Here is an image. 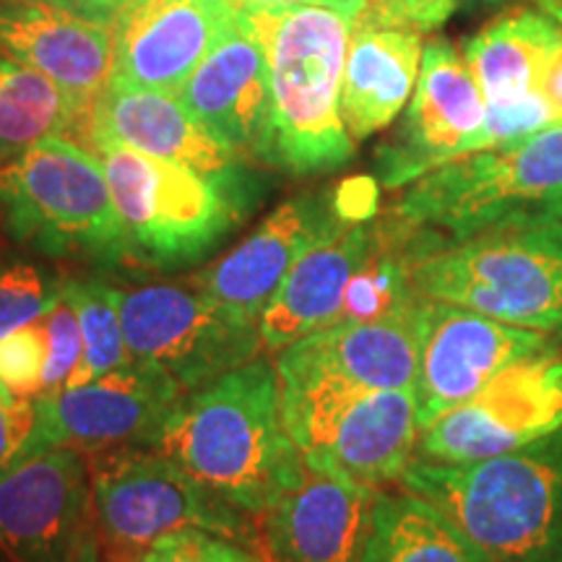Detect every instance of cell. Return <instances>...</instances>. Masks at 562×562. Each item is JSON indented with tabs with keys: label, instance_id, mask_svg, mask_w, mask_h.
<instances>
[{
	"label": "cell",
	"instance_id": "10",
	"mask_svg": "<svg viewBox=\"0 0 562 562\" xmlns=\"http://www.w3.org/2000/svg\"><path fill=\"white\" fill-rule=\"evenodd\" d=\"M562 427V357L544 347L497 372L484 389L419 432L425 459H492Z\"/></svg>",
	"mask_w": 562,
	"mask_h": 562
},
{
	"label": "cell",
	"instance_id": "24",
	"mask_svg": "<svg viewBox=\"0 0 562 562\" xmlns=\"http://www.w3.org/2000/svg\"><path fill=\"white\" fill-rule=\"evenodd\" d=\"M372 237L375 224H344L292 266L258 323L263 349L281 351L339 321L344 294Z\"/></svg>",
	"mask_w": 562,
	"mask_h": 562
},
{
	"label": "cell",
	"instance_id": "15",
	"mask_svg": "<svg viewBox=\"0 0 562 562\" xmlns=\"http://www.w3.org/2000/svg\"><path fill=\"white\" fill-rule=\"evenodd\" d=\"M560 37L562 26L550 13L510 11L467 40L461 53L487 102L484 149L554 123L539 89Z\"/></svg>",
	"mask_w": 562,
	"mask_h": 562
},
{
	"label": "cell",
	"instance_id": "31",
	"mask_svg": "<svg viewBox=\"0 0 562 562\" xmlns=\"http://www.w3.org/2000/svg\"><path fill=\"white\" fill-rule=\"evenodd\" d=\"M138 562H261V558L240 539L206 529H180L146 547Z\"/></svg>",
	"mask_w": 562,
	"mask_h": 562
},
{
	"label": "cell",
	"instance_id": "21",
	"mask_svg": "<svg viewBox=\"0 0 562 562\" xmlns=\"http://www.w3.org/2000/svg\"><path fill=\"white\" fill-rule=\"evenodd\" d=\"M108 138L209 178H245L240 154L211 136L175 94L110 81L91 104L76 144Z\"/></svg>",
	"mask_w": 562,
	"mask_h": 562
},
{
	"label": "cell",
	"instance_id": "28",
	"mask_svg": "<svg viewBox=\"0 0 562 562\" xmlns=\"http://www.w3.org/2000/svg\"><path fill=\"white\" fill-rule=\"evenodd\" d=\"M63 297L79 315L83 355L68 385H83L131 364L121 318V286L94 277L66 279ZM66 385V389H68Z\"/></svg>",
	"mask_w": 562,
	"mask_h": 562
},
{
	"label": "cell",
	"instance_id": "39",
	"mask_svg": "<svg viewBox=\"0 0 562 562\" xmlns=\"http://www.w3.org/2000/svg\"><path fill=\"white\" fill-rule=\"evenodd\" d=\"M368 3H370V0H321V5H326V9L341 13V16L349 19V21H355L357 16H360L362 9Z\"/></svg>",
	"mask_w": 562,
	"mask_h": 562
},
{
	"label": "cell",
	"instance_id": "4",
	"mask_svg": "<svg viewBox=\"0 0 562 562\" xmlns=\"http://www.w3.org/2000/svg\"><path fill=\"white\" fill-rule=\"evenodd\" d=\"M0 227L47 258L117 269L131 261L100 157L74 138H42L0 165Z\"/></svg>",
	"mask_w": 562,
	"mask_h": 562
},
{
	"label": "cell",
	"instance_id": "7",
	"mask_svg": "<svg viewBox=\"0 0 562 562\" xmlns=\"http://www.w3.org/2000/svg\"><path fill=\"white\" fill-rule=\"evenodd\" d=\"M393 214L451 243L518 220H562V123L427 172Z\"/></svg>",
	"mask_w": 562,
	"mask_h": 562
},
{
	"label": "cell",
	"instance_id": "14",
	"mask_svg": "<svg viewBox=\"0 0 562 562\" xmlns=\"http://www.w3.org/2000/svg\"><path fill=\"white\" fill-rule=\"evenodd\" d=\"M91 529L87 453L50 448L0 476V562H70Z\"/></svg>",
	"mask_w": 562,
	"mask_h": 562
},
{
	"label": "cell",
	"instance_id": "3",
	"mask_svg": "<svg viewBox=\"0 0 562 562\" xmlns=\"http://www.w3.org/2000/svg\"><path fill=\"white\" fill-rule=\"evenodd\" d=\"M271 66V121L263 161L292 175L334 172L355 157L341 121L351 21L326 5L248 11Z\"/></svg>",
	"mask_w": 562,
	"mask_h": 562
},
{
	"label": "cell",
	"instance_id": "20",
	"mask_svg": "<svg viewBox=\"0 0 562 562\" xmlns=\"http://www.w3.org/2000/svg\"><path fill=\"white\" fill-rule=\"evenodd\" d=\"M178 100L211 136L237 154L263 161L271 121V66L243 11L193 70Z\"/></svg>",
	"mask_w": 562,
	"mask_h": 562
},
{
	"label": "cell",
	"instance_id": "35",
	"mask_svg": "<svg viewBox=\"0 0 562 562\" xmlns=\"http://www.w3.org/2000/svg\"><path fill=\"white\" fill-rule=\"evenodd\" d=\"M42 3H50L55 9L76 13V16L97 21V24L112 26V21H115V16L128 0H42Z\"/></svg>",
	"mask_w": 562,
	"mask_h": 562
},
{
	"label": "cell",
	"instance_id": "2",
	"mask_svg": "<svg viewBox=\"0 0 562 562\" xmlns=\"http://www.w3.org/2000/svg\"><path fill=\"white\" fill-rule=\"evenodd\" d=\"M402 487L446 513L492 562H562V427L492 459L412 461Z\"/></svg>",
	"mask_w": 562,
	"mask_h": 562
},
{
	"label": "cell",
	"instance_id": "9",
	"mask_svg": "<svg viewBox=\"0 0 562 562\" xmlns=\"http://www.w3.org/2000/svg\"><path fill=\"white\" fill-rule=\"evenodd\" d=\"M121 318L133 362H146L191 393L252 362L261 326L227 311L193 281L121 290Z\"/></svg>",
	"mask_w": 562,
	"mask_h": 562
},
{
	"label": "cell",
	"instance_id": "30",
	"mask_svg": "<svg viewBox=\"0 0 562 562\" xmlns=\"http://www.w3.org/2000/svg\"><path fill=\"white\" fill-rule=\"evenodd\" d=\"M47 360L45 321H34L0 336V385L13 396L37 398Z\"/></svg>",
	"mask_w": 562,
	"mask_h": 562
},
{
	"label": "cell",
	"instance_id": "37",
	"mask_svg": "<svg viewBox=\"0 0 562 562\" xmlns=\"http://www.w3.org/2000/svg\"><path fill=\"white\" fill-rule=\"evenodd\" d=\"M235 3L248 11H286L300 5H321V0H235Z\"/></svg>",
	"mask_w": 562,
	"mask_h": 562
},
{
	"label": "cell",
	"instance_id": "12",
	"mask_svg": "<svg viewBox=\"0 0 562 562\" xmlns=\"http://www.w3.org/2000/svg\"><path fill=\"white\" fill-rule=\"evenodd\" d=\"M182 396L186 391L167 372L131 362L91 383L34 398L37 442L42 451L66 446L87 456L154 446Z\"/></svg>",
	"mask_w": 562,
	"mask_h": 562
},
{
	"label": "cell",
	"instance_id": "33",
	"mask_svg": "<svg viewBox=\"0 0 562 562\" xmlns=\"http://www.w3.org/2000/svg\"><path fill=\"white\" fill-rule=\"evenodd\" d=\"M461 0H370L351 24L430 34L453 16Z\"/></svg>",
	"mask_w": 562,
	"mask_h": 562
},
{
	"label": "cell",
	"instance_id": "27",
	"mask_svg": "<svg viewBox=\"0 0 562 562\" xmlns=\"http://www.w3.org/2000/svg\"><path fill=\"white\" fill-rule=\"evenodd\" d=\"M89 110L53 79L0 53V165L42 138L79 136Z\"/></svg>",
	"mask_w": 562,
	"mask_h": 562
},
{
	"label": "cell",
	"instance_id": "6",
	"mask_svg": "<svg viewBox=\"0 0 562 562\" xmlns=\"http://www.w3.org/2000/svg\"><path fill=\"white\" fill-rule=\"evenodd\" d=\"M87 149L108 175L133 263L170 271L201 261L250 209L248 175L209 178L108 138Z\"/></svg>",
	"mask_w": 562,
	"mask_h": 562
},
{
	"label": "cell",
	"instance_id": "19",
	"mask_svg": "<svg viewBox=\"0 0 562 562\" xmlns=\"http://www.w3.org/2000/svg\"><path fill=\"white\" fill-rule=\"evenodd\" d=\"M347 222L334 193L297 195L271 211L245 240L191 281L227 311L261 323L279 284L292 266Z\"/></svg>",
	"mask_w": 562,
	"mask_h": 562
},
{
	"label": "cell",
	"instance_id": "5",
	"mask_svg": "<svg viewBox=\"0 0 562 562\" xmlns=\"http://www.w3.org/2000/svg\"><path fill=\"white\" fill-rule=\"evenodd\" d=\"M419 297L533 331H562V220L497 224L414 261Z\"/></svg>",
	"mask_w": 562,
	"mask_h": 562
},
{
	"label": "cell",
	"instance_id": "16",
	"mask_svg": "<svg viewBox=\"0 0 562 562\" xmlns=\"http://www.w3.org/2000/svg\"><path fill=\"white\" fill-rule=\"evenodd\" d=\"M235 0H128L112 21V79L180 94L240 19Z\"/></svg>",
	"mask_w": 562,
	"mask_h": 562
},
{
	"label": "cell",
	"instance_id": "34",
	"mask_svg": "<svg viewBox=\"0 0 562 562\" xmlns=\"http://www.w3.org/2000/svg\"><path fill=\"white\" fill-rule=\"evenodd\" d=\"M34 453H42L37 442V402L13 396L0 385V476Z\"/></svg>",
	"mask_w": 562,
	"mask_h": 562
},
{
	"label": "cell",
	"instance_id": "8",
	"mask_svg": "<svg viewBox=\"0 0 562 562\" xmlns=\"http://www.w3.org/2000/svg\"><path fill=\"white\" fill-rule=\"evenodd\" d=\"M104 560L138 562L165 533L206 529L248 539L250 516L209 495L172 459L151 446L87 456Z\"/></svg>",
	"mask_w": 562,
	"mask_h": 562
},
{
	"label": "cell",
	"instance_id": "42",
	"mask_svg": "<svg viewBox=\"0 0 562 562\" xmlns=\"http://www.w3.org/2000/svg\"><path fill=\"white\" fill-rule=\"evenodd\" d=\"M104 562H108V560H104Z\"/></svg>",
	"mask_w": 562,
	"mask_h": 562
},
{
	"label": "cell",
	"instance_id": "11",
	"mask_svg": "<svg viewBox=\"0 0 562 562\" xmlns=\"http://www.w3.org/2000/svg\"><path fill=\"white\" fill-rule=\"evenodd\" d=\"M487 102L463 53L435 40L422 53L419 79L402 125L378 149L385 188H406L448 161L484 149Z\"/></svg>",
	"mask_w": 562,
	"mask_h": 562
},
{
	"label": "cell",
	"instance_id": "22",
	"mask_svg": "<svg viewBox=\"0 0 562 562\" xmlns=\"http://www.w3.org/2000/svg\"><path fill=\"white\" fill-rule=\"evenodd\" d=\"M419 440L414 389L355 391L313 427L302 453L378 490L402 480Z\"/></svg>",
	"mask_w": 562,
	"mask_h": 562
},
{
	"label": "cell",
	"instance_id": "38",
	"mask_svg": "<svg viewBox=\"0 0 562 562\" xmlns=\"http://www.w3.org/2000/svg\"><path fill=\"white\" fill-rule=\"evenodd\" d=\"M70 562H104V550H102V539H100V531L91 529L87 533V539L79 544V550H76L74 560Z\"/></svg>",
	"mask_w": 562,
	"mask_h": 562
},
{
	"label": "cell",
	"instance_id": "18",
	"mask_svg": "<svg viewBox=\"0 0 562 562\" xmlns=\"http://www.w3.org/2000/svg\"><path fill=\"white\" fill-rule=\"evenodd\" d=\"M378 492L302 453L297 476L263 513L271 562H362Z\"/></svg>",
	"mask_w": 562,
	"mask_h": 562
},
{
	"label": "cell",
	"instance_id": "32",
	"mask_svg": "<svg viewBox=\"0 0 562 562\" xmlns=\"http://www.w3.org/2000/svg\"><path fill=\"white\" fill-rule=\"evenodd\" d=\"M42 321H45V339H47V360H45V372H42V393H55L66 389L81 362L83 341H81L79 315H76L74 305L63 297Z\"/></svg>",
	"mask_w": 562,
	"mask_h": 562
},
{
	"label": "cell",
	"instance_id": "25",
	"mask_svg": "<svg viewBox=\"0 0 562 562\" xmlns=\"http://www.w3.org/2000/svg\"><path fill=\"white\" fill-rule=\"evenodd\" d=\"M422 34L351 24L341 79V121L355 140L389 128L419 79Z\"/></svg>",
	"mask_w": 562,
	"mask_h": 562
},
{
	"label": "cell",
	"instance_id": "36",
	"mask_svg": "<svg viewBox=\"0 0 562 562\" xmlns=\"http://www.w3.org/2000/svg\"><path fill=\"white\" fill-rule=\"evenodd\" d=\"M542 97L550 104L554 123H562V37L558 50L552 53L550 63H547L544 76H542Z\"/></svg>",
	"mask_w": 562,
	"mask_h": 562
},
{
	"label": "cell",
	"instance_id": "13",
	"mask_svg": "<svg viewBox=\"0 0 562 562\" xmlns=\"http://www.w3.org/2000/svg\"><path fill=\"white\" fill-rule=\"evenodd\" d=\"M550 347L544 331L425 300L419 307V368L414 381L419 432L474 398L510 362Z\"/></svg>",
	"mask_w": 562,
	"mask_h": 562
},
{
	"label": "cell",
	"instance_id": "23",
	"mask_svg": "<svg viewBox=\"0 0 562 562\" xmlns=\"http://www.w3.org/2000/svg\"><path fill=\"white\" fill-rule=\"evenodd\" d=\"M0 53L45 74L87 110L112 79V26L42 0H0Z\"/></svg>",
	"mask_w": 562,
	"mask_h": 562
},
{
	"label": "cell",
	"instance_id": "17",
	"mask_svg": "<svg viewBox=\"0 0 562 562\" xmlns=\"http://www.w3.org/2000/svg\"><path fill=\"white\" fill-rule=\"evenodd\" d=\"M422 302L393 318L328 326L281 349L279 391L414 389Z\"/></svg>",
	"mask_w": 562,
	"mask_h": 562
},
{
	"label": "cell",
	"instance_id": "1",
	"mask_svg": "<svg viewBox=\"0 0 562 562\" xmlns=\"http://www.w3.org/2000/svg\"><path fill=\"white\" fill-rule=\"evenodd\" d=\"M151 448L248 516H263L302 463L281 417L277 364L266 360L186 393Z\"/></svg>",
	"mask_w": 562,
	"mask_h": 562
},
{
	"label": "cell",
	"instance_id": "40",
	"mask_svg": "<svg viewBox=\"0 0 562 562\" xmlns=\"http://www.w3.org/2000/svg\"><path fill=\"white\" fill-rule=\"evenodd\" d=\"M539 3H542L544 11L562 26V0H539Z\"/></svg>",
	"mask_w": 562,
	"mask_h": 562
},
{
	"label": "cell",
	"instance_id": "26",
	"mask_svg": "<svg viewBox=\"0 0 562 562\" xmlns=\"http://www.w3.org/2000/svg\"><path fill=\"white\" fill-rule=\"evenodd\" d=\"M362 562H492L446 513L430 501L378 492Z\"/></svg>",
	"mask_w": 562,
	"mask_h": 562
},
{
	"label": "cell",
	"instance_id": "41",
	"mask_svg": "<svg viewBox=\"0 0 562 562\" xmlns=\"http://www.w3.org/2000/svg\"><path fill=\"white\" fill-rule=\"evenodd\" d=\"M461 3H463V0H461ZM467 3H476V0H467Z\"/></svg>",
	"mask_w": 562,
	"mask_h": 562
},
{
	"label": "cell",
	"instance_id": "29",
	"mask_svg": "<svg viewBox=\"0 0 562 562\" xmlns=\"http://www.w3.org/2000/svg\"><path fill=\"white\" fill-rule=\"evenodd\" d=\"M66 279L30 261L0 266V336L45 318L63 300Z\"/></svg>",
	"mask_w": 562,
	"mask_h": 562
}]
</instances>
